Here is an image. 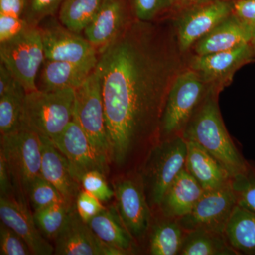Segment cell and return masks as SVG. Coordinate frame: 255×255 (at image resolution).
Listing matches in <instances>:
<instances>
[{
	"mask_svg": "<svg viewBox=\"0 0 255 255\" xmlns=\"http://www.w3.org/2000/svg\"><path fill=\"white\" fill-rule=\"evenodd\" d=\"M75 91L38 90L27 92L23 100L19 128L54 141L73 120Z\"/></svg>",
	"mask_w": 255,
	"mask_h": 255,
	"instance_id": "3",
	"label": "cell"
},
{
	"mask_svg": "<svg viewBox=\"0 0 255 255\" xmlns=\"http://www.w3.org/2000/svg\"><path fill=\"white\" fill-rule=\"evenodd\" d=\"M97 65L45 59L41 75V89L56 91L75 89L85 82Z\"/></svg>",
	"mask_w": 255,
	"mask_h": 255,
	"instance_id": "23",
	"label": "cell"
},
{
	"mask_svg": "<svg viewBox=\"0 0 255 255\" xmlns=\"http://www.w3.org/2000/svg\"><path fill=\"white\" fill-rule=\"evenodd\" d=\"M41 173L51 183L70 205L75 204L80 191V180L73 166L48 137H41Z\"/></svg>",
	"mask_w": 255,
	"mask_h": 255,
	"instance_id": "18",
	"label": "cell"
},
{
	"mask_svg": "<svg viewBox=\"0 0 255 255\" xmlns=\"http://www.w3.org/2000/svg\"><path fill=\"white\" fill-rule=\"evenodd\" d=\"M73 119L80 126L92 145L110 161V149L100 78L96 70L75 89Z\"/></svg>",
	"mask_w": 255,
	"mask_h": 255,
	"instance_id": "8",
	"label": "cell"
},
{
	"mask_svg": "<svg viewBox=\"0 0 255 255\" xmlns=\"http://www.w3.org/2000/svg\"><path fill=\"white\" fill-rule=\"evenodd\" d=\"M84 190L88 191L102 202L110 201L114 196V191L111 189L106 179L105 174L100 171H89L80 178Z\"/></svg>",
	"mask_w": 255,
	"mask_h": 255,
	"instance_id": "34",
	"label": "cell"
},
{
	"mask_svg": "<svg viewBox=\"0 0 255 255\" xmlns=\"http://www.w3.org/2000/svg\"><path fill=\"white\" fill-rule=\"evenodd\" d=\"M53 142L68 159L80 180L89 171H100L105 174L108 172L110 162L97 152L85 132L74 119Z\"/></svg>",
	"mask_w": 255,
	"mask_h": 255,
	"instance_id": "16",
	"label": "cell"
},
{
	"mask_svg": "<svg viewBox=\"0 0 255 255\" xmlns=\"http://www.w3.org/2000/svg\"><path fill=\"white\" fill-rule=\"evenodd\" d=\"M25 0H0V14L22 17Z\"/></svg>",
	"mask_w": 255,
	"mask_h": 255,
	"instance_id": "41",
	"label": "cell"
},
{
	"mask_svg": "<svg viewBox=\"0 0 255 255\" xmlns=\"http://www.w3.org/2000/svg\"><path fill=\"white\" fill-rule=\"evenodd\" d=\"M160 218L149 232V253L152 255H179L185 231L178 219Z\"/></svg>",
	"mask_w": 255,
	"mask_h": 255,
	"instance_id": "25",
	"label": "cell"
},
{
	"mask_svg": "<svg viewBox=\"0 0 255 255\" xmlns=\"http://www.w3.org/2000/svg\"><path fill=\"white\" fill-rule=\"evenodd\" d=\"M38 27L46 60L97 65L98 53L91 43L65 27L55 16L43 20Z\"/></svg>",
	"mask_w": 255,
	"mask_h": 255,
	"instance_id": "11",
	"label": "cell"
},
{
	"mask_svg": "<svg viewBox=\"0 0 255 255\" xmlns=\"http://www.w3.org/2000/svg\"><path fill=\"white\" fill-rule=\"evenodd\" d=\"M224 236L236 254L255 255V213L236 205Z\"/></svg>",
	"mask_w": 255,
	"mask_h": 255,
	"instance_id": "24",
	"label": "cell"
},
{
	"mask_svg": "<svg viewBox=\"0 0 255 255\" xmlns=\"http://www.w3.org/2000/svg\"><path fill=\"white\" fill-rule=\"evenodd\" d=\"M24 90L17 79L4 64L0 65V97Z\"/></svg>",
	"mask_w": 255,
	"mask_h": 255,
	"instance_id": "39",
	"label": "cell"
},
{
	"mask_svg": "<svg viewBox=\"0 0 255 255\" xmlns=\"http://www.w3.org/2000/svg\"><path fill=\"white\" fill-rule=\"evenodd\" d=\"M0 58L26 93L38 90L37 74L46 59L38 27L28 26L17 36L0 43Z\"/></svg>",
	"mask_w": 255,
	"mask_h": 255,
	"instance_id": "7",
	"label": "cell"
},
{
	"mask_svg": "<svg viewBox=\"0 0 255 255\" xmlns=\"http://www.w3.org/2000/svg\"><path fill=\"white\" fill-rule=\"evenodd\" d=\"M113 189L122 221L135 241H142L150 232L152 213L138 171L119 177Z\"/></svg>",
	"mask_w": 255,
	"mask_h": 255,
	"instance_id": "9",
	"label": "cell"
},
{
	"mask_svg": "<svg viewBox=\"0 0 255 255\" xmlns=\"http://www.w3.org/2000/svg\"><path fill=\"white\" fill-rule=\"evenodd\" d=\"M32 254L29 247L22 238L4 223L0 225V255H28Z\"/></svg>",
	"mask_w": 255,
	"mask_h": 255,
	"instance_id": "35",
	"label": "cell"
},
{
	"mask_svg": "<svg viewBox=\"0 0 255 255\" xmlns=\"http://www.w3.org/2000/svg\"><path fill=\"white\" fill-rule=\"evenodd\" d=\"M63 0H25L22 18L28 26L38 27L48 17L58 12Z\"/></svg>",
	"mask_w": 255,
	"mask_h": 255,
	"instance_id": "32",
	"label": "cell"
},
{
	"mask_svg": "<svg viewBox=\"0 0 255 255\" xmlns=\"http://www.w3.org/2000/svg\"><path fill=\"white\" fill-rule=\"evenodd\" d=\"M75 204L61 203L35 211L33 219L37 227L44 237L55 240L68 221Z\"/></svg>",
	"mask_w": 255,
	"mask_h": 255,
	"instance_id": "28",
	"label": "cell"
},
{
	"mask_svg": "<svg viewBox=\"0 0 255 255\" xmlns=\"http://www.w3.org/2000/svg\"><path fill=\"white\" fill-rule=\"evenodd\" d=\"M204 191L200 184L184 168L166 191L157 212L163 217L180 219L190 212Z\"/></svg>",
	"mask_w": 255,
	"mask_h": 255,
	"instance_id": "20",
	"label": "cell"
},
{
	"mask_svg": "<svg viewBox=\"0 0 255 255\" xmlns=\"http://www.w3.org/2000/svg\"><path fill=\"white\" fill-rule=\"evenodd\" d=\"M214 0H172L173 11L177 14L183 10L189 9L193 6L205 4Z\"/></svg>",
	"mask_w": 255,
	"mask_h": 255,
	"instance_id": "42",
	"label": "cell"
},
{
	"mask_svg": "<svg viewBox=\"0 0 255 255\" xmlns=\"http://www.w3.org/2000/svg\"><path fill=\"white\" fill-rule=\"evenodd\" d=\"M187 67L173 23L134 18L98 53L100 78L110 161L124 167L143 160L159 142L169 90Z\"/></svg>",
	"mask_w": 255,
	"mask_h": 255,
	"instance_id": "1",
	"label": "cell"
},
{
	"mask_svg": "<svg viewBox=\"0 0 255 255\" xmlns=\"http://www.w3.org/2000/svg\"><path fill=\"white\" fill-rule=\"evenodd\" d=\"M237 205L255 213V167L248 163L244 172L231 177Z\"/></svg>",
	"mask_w": 255,
	"mask_h": 255,
	"instance_id": "31",
	"label": "cell"
},
{
	"mask_svg": "<svg viewBox=\"0 0 255 255\" xmlns=\"http://www.w3.org/2000/svg\"><path fill=\"white\" fill-rule=\"evenodd\" d=\"M12 182L23 199L31 183L41 175V141L34 132L18 128L1 135V150Z\"/></svg>",
	"mask_w": 255,
	"mask_h": 255,
	"instance_id": "6",
	"label": "cell"
},
{
	"mask_svg": "<svg viewBox=\"0 0 255 255\" xmlns=\"http://www.w3.org/2000/svg\"><path fill=\"white\" fill-rule=\"evenodd\" d=\"M236 205L231 181L222 187L204 191L190 212L178 221L185 231L203 229L224 234Z\"/></svg>",
	"mask_w": 255,
	"mask_h": 255,
	"instance_id": "12",
	"label": "cell"
},
{
	"mask_svg": "<svg viewBox=\"0 0 255 255\" xmlns=\"http://www.w3.org/2000/svg\"><path fill=\"white\" fill-rule=\"evenodd\" d=\"M129 0H103L100 9L84 31L85 38L100 53L134 19Z\"/></svg>",
	"mask_w": 255,
	"mask_h": 255,
	"instance_id": "14",
	"label": "cell"
},
{
	"mask_svg": "<svg viewBox=\"0 0 255 255\" xmlns=\"http://www.w3.org/2000/svg\"><path fill=\"white\" fill-rule=\"evenodd\" d=\"M255 61V50L251 44H246L212 54L193 55L187 60V66L195 71L209 88L221 92L231 83L240 68Z\"/></svg>",
	"mask_w": 255,
	"mask_h": 255,
	"instance_id": "13",
	"label": "cell"
},
{
	"mask_svg": "<svg viewBox=\"0 0 255 255\" xmlns=\"http://www.w3.org/2000/svg\"><path fill=\"white\" fill-rule=\"evenodd\" d=\"M187 142L185 169L204 191L218 189L231 182V176L217 159L196 142Z\"/></svg>",
	"mask_w": 255,
	"mask_h": 255,
	"instance_id": "21",
	"label": "cell"
},
{
	"mask_svg": "<svg viewBox=\"0 0 255 255\" xmlns=\"http://www.w3.org/2000/svg\"><path fill=\"white\" fill-rule=\"evenodd\" d=\"M252 34L248 26L233 13L193 47L194 55H204L227 51L251 44Z\"/></svg>",
	"mask_w": 255,
	"mask_h": 255,
	"instance_id": "19",
	"label": "cell"
},
{
	"mask_svg": "<svg viewBox=\"0 0 255 255\" xmlns=\"http://www.w3.org/2000/svg\"><path fill=\"white\" fill-rule=\"evenodd\" d=\"M26 196L35 211L55 204L68 203L58 189L42 175L31 183Z\"/></svg>",
	"mask_w": 255,
	"mask_h": 255,
	"instance_id": "30",
	"label": "cell"
},
{
	"mask_svg": "<svg viewBox=\"0 0 255 255\" xmlns=\"http://www.w3.org/2000/svg\"><path fill=\"white\" fill-rule=\"evenodd\" d=\"M28 26L22 17L0 14V43L17 36Z\"/></svg>",
	"mask_w": 255,
	"mask_h": 255,
	"instance_id": "37",
	"label": "cell"
},
{
	"mask_svg": "<svg viewBox=\"0 0 255 255\" xmlns=\"http://www.w3.org/2000/svg\"><path fill=\"white\" fill-rule=\"evenodd\" d=\"M26 91L0 97V131L1 135L10 133L19 128L23 103Z\"/></svg>",
	"mask_w": 255,
	"mask_h": 255,
	"instance_id": "29",
	"label": "cell"
},
{
	"mask_svg": "<svg viewBox=\"0 0 255 255\" xmlns=\"http://www.w3.org/2000/svg\"><path fill=\"white\" fill-rule=\"evenodd\" d=\"M220 93L209 88L188 122L182 136L207 151L233 177L244 172L248 162L238 150L223 123L219 105Z\"/></svg>",
	"mask_w": 255,
	"mask_h": 255,
	"instance_id": "2",
	"label": "cell"
},
{
	"mask_svg": "<svg viewBox=\"0 0 255 255\" xmlns=\"http://www.w3.org/2000/svg\"><path fill=\"white\" fill-rule=\"evenodd\" d=\"M12 179L4 156L0 153V195H9L12 189Z\"/></svg>",
	"mask_w": 255,
	"mask_h": 255,
	"instance_id": "40",
	"label": "cell"
},
{
	"mask_svg": "<svg viewBox=\"0 0 255 255\" xmlns=\"http://www.w3.org/2000/svg\"><path fill=\"white\" fill-rule=\"evenodd\" d=\"M103 0H63L58 20L65 27L80 34L100 9Z\"/></svg>",
	"mask_w": 255,
	"mask_h": 255,
	"instance_id": "27",
	"label": "cell"
},
{
	"mask_svg": "<svg viewBox=\"0 0 255 255\" xmlns=\"http://www.w3.org/2000/svg\"><path fill=\"white\" fill-rule=\"evenodd\" d=\"M133 17L144 22H153L164 13L173 11L172 0H129Z\"/></svg>",
	"mask_w": 255,
	"mask_h": 255,
	"instance_id": "33",
	"label": "cell"
},
{
	"mask_svg": "<svg viewBox=\"0 0 255 255\" xmlns=\"http://www.w3.org/2000/svg\"><path fill=\"white\" fill-rule=\"evenodd\" d=\"M101 202L102 201L88 191H80L75 201L77 212L85 222L88 223L105 209Z\"/></svg>",
	"mask_w": 255,
	"mask_h": 255,
	"instance_id": "36",
	"label": "cell"
},
{
	"mask_svg": "<svg viewBox=\"0 0 255 255\" xmlns=\"http://www.w3.org/2000/svg\"><path fill=\"white\" fill-rule=\"evenodd\" d=\"M251 1H255V0H251Z\"/></svg>",
	"mask_w": 255,
	"mask_h": 255,
	"instance_id": "43",
	"label": "cell"
},
{
	"mask_svg": "<svg viewBox=\"0 0 255 255\" xmlns=\"http://www.w3.org/2000/svg\"><path fill=\"white\" fill-rule=\"evenodd\" d=\"M233 13L246 23L251 30V46L255 50V1L251 0H234Z\"/></svg>",
	"mask_w": 255,
	"mask_h": 255,
	"instance_id": "38",
	"label": "cell"
},
{
	"mask_svg": "<svg viewBox=\"0 0 255 255\" xmlns=\"http://www.w3.org/2000/svg\"><path fill=\"white\" fill-rule=\"evenodd\" d=\"M187 142L182 136L160 140L151 147L139 168L151 209H158L164 194L185 168Z\"/></svg>",
	"mask_w": 255,
	"mask_h": 255,
	"instance_id": "4",
	"label": "cell"
},
{
	"mask_svg": "<svg viewBox=\"0 0 255 255\" xmlns=\"http://www.w3.org/2000/svg\"><path fill=\"white\" fill-rule=\"evenodd\" d=\"M88 224L101 241L124 255L133 254L136 251L137 242L128 231L115 206L105 208Z\"/></svg>",
	"mask_w": 255,
	"mask_h": 255,
	"instance_id": "22",
	"label": "cell"
},
{
	"mask_svg": "<svg viewBox=\"0 0 255 255\" xmlns=\"http://www.w3.org/2000/svg\"><path fill=\"white\" fill-rule=\"evenodd\" d=\"M1 222L12 229L29 247L32 254L50 255L55 249L42 236L37 227L33 215L28 211L24 199L9 195L0 196Z\"/></svg>",
	"mask_w": 255,
	"mask_h": 255,
	"instance_id": "17",
	"label": "cell"
},
{
	"mask_svg": "<svg viewBox=\"0 0 255 255\" xmlns=\"http://www.w3.org/2000/svg\"><path fill=\"white\" fill-rule=\"evenodd\" d=\"M209 90L199 75L187 66L177 75L164 106L159 141L182 135Z\"/></svg>",
	"mask_w": 255,
	"mask_h": 255,
	"instance_id": "5",
	"label": "cell"
},
{
	"mask_svg": "<svg viewBox=\"0 0 255 255\" xmlns=\"http://www.w3.org/2000/svg\"><path fill=\"white\" fill-rule=\"evenodd\" d=\"M233 9L234 0H214L177 13L172 23L183 54L231 16Z\"/></svg>",
	"mask_w": 255,
	"mask_h": 255,
	"instance_id": "10",
	"label": "cell"
},
{
	"mask_svg": "<svg viewBox=\"0 0 255 255\" xmlns=\"http://www.w3.org/2000/svg\"><path fill=\"white\" fill-rule=\"evenodd\" d=\"M179 255H237L224 234L196 229L185 231Z\"/></svg>",
	"mask_w": 255,
	"mask_h": 255,
	"instance_id": "26",
	"label": "cell"
},
{
	"mask_svg": "<svg viewBox=\"0 0 255 255\" xmlns=\"http://www.w3.org/2000/svg\"><path fill=\"white\" fill-rule=\"evenodd\" d=\"M55 241L57 255H124L96 236L88 223L79 216L75 206Z\"/></svg>",
	"mask_w": 255,
	"mask_h": 255,
	"instance_id": "15",
	"label": "cell"
}]
</instances>
